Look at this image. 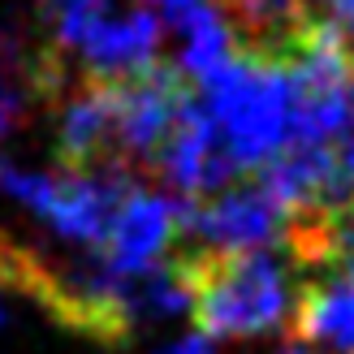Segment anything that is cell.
Masks as SVG:
<instances>
[{
	"label": "cell",
	"mask_w": 354,
	"mask_h": 354,
	"mask_svg": "<svg viewBox=\"0 0 354 354\" xmlns=\"http://www.w3.org/2000/svg\"><path fill=\"white\" fill-rule=\"evenodd\" d=\"M169 263L190 290L194 328L216 337H263L290 328L298 286L277 251L173 246Z\"/></svg>",
	"instance_id": "cell-1"
},
{
	"label": "cell",
	"mask_w": 354,
	"mask_h": 354,
	"mask_svg": "<svg viewBox=\"0 0 354 354\" xmlns=\"http://www.w3.org/2000/svg\"><path fill=\"white\" fill-rule=\"evenodd\" d=\"M199 100L207 104L229 156L242 169L268 165L290 143V121H294L290 78L286 65L263 57V52L238 48L216 74L199 82Z\"/></svg>",
	"instance_id": "cell-2"
},
{
	"label": "cell",
	"mask_w": 354,
	"mask_h": 354,
	"mask_svg": "<svg viewBox=\"0 0 354 354\" xmlns=\"http://www.w3.org/2000/svg\"><path fill=\"white\" fill-rule=\"evenodd\" d=\"M190 95L194 82L182 74V65L165 61L138 69L130 78H117V165L126 173H151Z\"/></svg>",
	"instance_id": "cell-3"
},
{
	"label": "cell",
	"mask_w": 354,
	"mask_h": 354,
	"mask_svg": "<svg viewBox=\"0 0 354 354\" xmlns=\"http://www.w3.org/2000/svg\"><path fill=\"white\" fill-rule=\"evenodd\" d=\"M290 225L294 212L255 177V182H234L212 199H190L182 242L207 251H277L286 246Z\"/></svg>",
	"instance_id": "cell-4"
},
{
	"label": "cell",
	"mask_w": 354,
	"mask_h": 354,
	"mask_svg": "<svg viewBox=\"0 0 354 354\" xmlns=\"http://www.w3.org/2000/svg\"><path fill=\"white\" fill-rule=\"evenodd\" d=\"M57 126H52V151L61 173H95L117 165V82L78 74L52 100Z\"/></svg>",
	"instance_id": "cell-5"
},
{
	"label": "cell",
	"mask_w": 354,
	"mask_h": 354,
	"mask_svg": "<svg viewBox=\"0 0 354 354\" xmlns=\"http://www.w3.org/2000/svg\"><path fill=\"white\" fill-rule=\"evenodd\" d=\"M186 212H190V199L134 186L126 199H121L109 234L95 246V255L104 263H113V268H121V272L160 268L186 234Z\"/></svg>",
	"instance_id": "cell-6"
},
{
	"label": "cell",
	"mask_w": 354,
	"mask_h": 354,
	"mask_svg": "<svg viewBox=\"0 0 354 354\" xmlns=\"http://www.w3.org/2000/svg\"><path fill=\"white\" fill-rule=\"evenodd\" d=\"M160 17L151 9H134L126 17H117V22H104L82 39V48L74 52L78 57V74L86 78H130L138 69L156 65L160 57Z\"/></svg>",
	"instance_id": "cell-7"
},
{
	"label": "cell",
	"mask_w": 354,
	"mask_h": 354,
	"mask_svg": "<svg viewBox=\"0 0 354 354\" xmlns=\"http://www.w3.org/2000/svg\"><path fill=\"white\" fill-rule=\"evenodd\" d=\"M290 333H298L315 354H354V281L342 272L303 281Z\"/></svg>",
	"instance_id": "cell-8"
},
{
	"label": "cell",
	"mask_w": 354,
	"mask_h": 354,
	"mask_svg": "<svg viewBox=\"0 0 354 354\" xmlns=\"http://www.w3.org/2000/svg\"><path fill=\"white\" fill-rule=\"evenodd\" d=\"M216 5L238 35V48L263 52L272 61L286 57L294 35L311 17V0H216Z\"/></svg>",
	"instance_id": "cell-9"
},
{
	"label": "cell",
	"mask_w": 354,
	"mask_h": 354,
	"mask_svg": "<svg viewBox=\"0 0 354 354\" xmlns=\"http://www.w3.org/2000/svg\"><path fill=\"white\" fill-rule=\"evenodd\" d=\"M177 30H182V74L194 86L238 52V35L221 13V5H194L177 13Z\"/></svg>",
	"instance_id": "cell-10"
},
{
	"label": "cell",
	"mask_w": 354,
	"mask_h": 354,
	"mask_svg": "<svg viewBox=\"0 0 354 354\" xmlns=\"http://www.w3.org/2000/svg\"><path fill=\"white\" fill-rule=\"evenodd\" d=\"M48 26H52V52L74 57L82 39L109 17V0H44Z\"/></svg>",
	"instance_id": "cell-11"
},
{
	"label": "cell",
	"mask_w": 354,
	"mask_h": 354,
	"mask_svg": "<svg viewBox=\"0 0 354 354\" xmlns=\"http://www.w3.org/2000/svg\"><path fill=\"white\" fill-rule=\"evenodd\" d=\"M315 9L320 13H328L333 22H337L350 39H354V0H315Z\"/></svg>",
	"instance_id": "cell-12"
},
{
	"label": "cell",
	"mask_w": 354,
	"mask_h": 354,
	"mask_svg": "<svg viewBox=\"0 0 354 354\" xmlns=\"http://www.w3.org/2000/svg\"><path fill=\"white\" fill-rule=\"evenodd\" d=\"M160 354H216V350H212V337H207V333L194 328V333H186V337H177L173 346H165Z\"/></svg>",
	"instance_id": "cell-13"
},
{
	"label": "cell",
	"mask_w": 354,
	"mask_h": 354,
	"mask_svg": "<svg viewBox=\"0 0 354 354\" xmlns=\"http://www.w3.org/2000/svg\"><path fill=\"white\" fill-rule=\"evenodd\" d=\"M151 5H156V9H165V13H173V17H177V13H186V9H194V5H203V0H151Z\"/></svg>",
	"instance_id": "cell-14"
},
{
	"label": "cell",
	"mask_w": 354,
	"mask_h": 354,
	"mask_svg": "<svg viewBox=\"0 0 354 354\" xmlns=\"http://www.w3.org/2000/svg\"><path fill=\"white\" fill-rule=\"evenodd\" d=\"M0 324H5V311H0Z\"/></svg>",
	"instance_id": "cell-15"
}]
</instances>
